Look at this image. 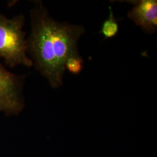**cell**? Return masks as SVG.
I'll return each instance as SVG.
<instances>
[{"label": "cell", "mask_w": 157, "mask_h": 157, "mask_svg": "<svg viewBox=\"0 0 157 157\" xmlns=\"http://www.w3.org/2000/svg\"><path fill=\"white\" fill-rule=\"evenodd\" d=\"M30 17L27 52L36 69L51 86L58 88L63 84L67 59L78 51V40L85 30L82 26L55 21L40 2L31 10Z\"/></svg>", "instance_id": "1"}, {"label": "cell", "mask_w": 157, "mask_h": 157, "mask_svg": "<svg viewBox=\"0 0 157 157\" xmlns=\"http://www.w3.org/2000/svg\"><path fill=\"white\" fill-rule=\"evenodd\" d=\"M25 22L22 14L12 19L0 14V59L11 68L19 65L26 67L33 65L27 56L26 32L23 30Z\"/></svg>", "instance_id": "2"}, {"label": "cell", "mask_w": 157, "mask_h": 157, "mask_svg": "<svg viewBox=\"0 0 157 157\" xmlns=\"http://www.w3.org/2000/svg\"><path fill=\"white\" fill-rule=\"evenodd\" d=\"M24 76L8 71L0 63V111L18 114L24 107Z\"/></svg>", "instance_id": "3"}, {"label": "cell", "mask_w": 157, "mask_h": 157, "mask_svg": "<svg viewBox=\"0 0 157 157\" xmlns=\"http://www.w3.org/2000/svg\"><path fill=\"white\" fill-rule=\"evenodd\" d=\"M128 17L147 33H154L157 30V1H139L129 11Z\"/></svg>", "instance_id": "4"}, {"label": "cell", "mask_w": 157, "mask_h": 157, "mask_svg": "<svg viewBox=\"0 0 157 157\" xmlns=\"http://www.w3.org/2000/svg\"><path fill=\"white\" fill-rule=\"evenodd\" d=\"M109 15L102 23L100 33L105 39H111L117 36L119 31V25L114 17V13L111 6H109Z\"/></svg>", "instance_id": "5"}, {"label": "cell", "mask_w": 157, "mask_h": 157, "mask_svg": "<svg viewBox=\"0 0 157 157\" xmlns=\"http://www.w3.org/2000/svg\"><path fill=\"white\" fill-rule=\"evenodd\" d=\"M65 70L73 75H78L83 68V60L78 51L73 52L67 57L65 64Z\"/></svg>", "instance_id": "6"}]
</instances>
